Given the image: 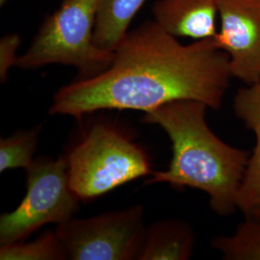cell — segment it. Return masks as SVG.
<instances>
[{
	"instance_id": "2",
	"label": "cell",
	"mask_w": 260,
	"mask_h": 260,
	"mask_svg": "<svg viewBox=\"0 0 260 260\" xmlns=\"http://www.w3.org/2000/svg\"><path fill=\"white\" fill-rule=\"evenodd\" d=\"M207 107L202 102L181 100L145 113L143 121L162 127L173 150L167 170L152 172L147 183L202 190L214 212L228 216L237 210V194L251 154L214 134L205 119Z\"/></svg>"
},
{
	"instance_id": "4",
	"label": "cell",
	"mask_w": 260,
	"mask_h": 260,
	"mask_svg": "<svg viewBox=\"0 0 260 260\" xmlns=\"http://www.w3.org/2000/svg\"><path fill=\"white\" fill-rule=\"evenodd\" d=\"M100 0H64L47 17L27 51L17 59L22 70L48 64L74 66L81 79L100 75L111 65L114 52L93 45V34Z\"/></svg>"
},
{
	"instance_id": "6",
	"label": "cell",
	"mask_w": 260,
	"mask_h": 260,
	"mask_svg": "<svg viewBox=\"0 0 260 260\" xmlns=\"http://www.w3.org/2000/svg\"><path fill=\"white\" fill-rule=\"evenodd\" d=\"M147 230L144 209L136 205L88 219H71L55 233L66 259H138Z\"/></svg>"
},
{
	"instance_id": "13",
	"label": "cell",
	"mask_w": 260,
	"mask_h": 260,
	"mask_svg": "<svg viewBox=\"0 0 260 260\" xmlns=\"http://www.w3.org/2000/svg\"><path fill=\"white\" fill-rule=\"evenodd\" d=\"M0 259L57 260L66 257L56 233L47 232L36 241H19L1 246Z\"/></svg>"
},
{
	"instance_id": "12",
	"label": "cell",
	"mask_w": 260,
	"mask_h": 260,
	"mask_svg": "<svg viewBox=\"0 0 260 260\" xmlns=\"http://www.w3.org/2000/svg\"><path fill=\"white\" fill-rule=\"evenodd\" d=\"M211 246L221 251L223 259L260 260V221L245 218L235 233L230 236H217Z\"/></svg>"
},
{
	"instance_id": "15",
	"label": "cell",
	"mask_w": 260,
	"mask_h": 260,
	"mask_svg": "<svg viewBox=\"0 0 260 260\" xmlns=\"http://www.w3.org/2000/svg\"><path fill=\"white\" fill-rule=\"evenodd\" d=\"M20 44L18 35H9L3 38L0 43V75L2 81L5 80L10 67L16 65L18 57L16 50Z\"/></svg>"
},
{
	"instance_id": "9",
	"label": "cell",
	"mask_w": 260,
	"mask_h": 260,
	"mask_svg": "<svg viewBox=\"0 0 260 260\" xmlns=\"http://www.w3.org/2000/svg\"><path fill=\"white\" fill-rule=\"evenodd\" d=\"M152 14L158 25L175 37L205 40L218 33V0H158Z\"/></svg>"
},
{
	"instance_id": "14",
	"label": "cell",
	"mask_w": 260,
	"mask_h": 260,
	"mask_svg": "<svg viewBox=\"0 0 260 260\" xmlns=\"http://www.w3.org/2000/svg\"><path fill=\"white\" fill-rule=\"evenodd\" d=\"M40 127L20 131L0 142V171L8 169H27L34 162Z\"/></svg>"
},
{
	"instance_id": "5",
	"label": "cell",
	"mask_w": 260,
	"mask_h": 260,
	"mask_svg": "<svg viewBox=\"0 0 260 260\" xmlns=\"http://www.w3.org/2000/svg\"><path fill=\"white\" fill-rule=\"evenodd\" d=\"M26 194L19 206L0 219L1 246L23 241L49 223L71 220L80 201L73 191L65 156L39 158L26 169Z\"/></svg>"
},
{
	"instance_id": "10",
	"label": "cell",
	"mask_w": 260,
	"mask_h": 260,
	"mask_svg": "<svg viewBox=\"0 0 260 260\" xmlns=\"http://www.w3.org/2000/svg\"><path fill=\"white\" fill-rule=\"evenodd\" d=\"M195 235L188 223L179 220H164L152 224L138 259L187 260L193 253Z\"/></svg>"
},
{
	"instance_id": "16",
	"label": "cell",
	"mask_w": 260,
	"mask_h": 260,
	"mask_svg": "<svg viewBox=\"0 0 260 260\" xmlns=\"http://www.w3.org/2000/svg\"><path fill=\"white\" fill-rule=\"evenodd\" d=\"M8 0H0V3H1V5H3L4 3H6Z\"/></svg>"
},
{
	"instance_id": "1",
	"label": "cell",
	"mask_w": 260,
	"mask_h": 260,
	"mask_svg": "<svg viewBox=\"0 0 260 260\" xmlns=\"http://www.w3.org/2000/svg\"><path fill=\"white\" fill-rule=\"evenodd\" d=\"M232 78L229 55L215 38L184 46L146 21L126 33L108 69L61 88L49 113L76 119L106 109L147 113L181 100L219 110Z\"/></svg>"
},
{
	"instance_id": "7",
	"label": "cell",
	"mask_w": 260,
	"mask_h": 260,
	"mask_svg": "<svg viewBox=\"0 0 260 260\" xmlns=\"http://www.w3.org/2000/svg\"><path fill=\"white\" fill-rule=\"evenodd\" d=\"M221 30L215 36L234 78L260 82V0H218Z\"/></svg>"
},
{
	"instance_id": "8",
	"label": "cell",
	"mask_w": 260,
	"mask_h": 260,
	"mask_svg": "<svg viewBox=\"0 0 260 260\" xmlns=\"http://www.w3.org/2000/svg\"><path fill=\"white\" fill-rule=\"evenodd\" d=\"M233 110L255 136V146L242 178L236 206L246 218L260 221V82L237 91Z\"/></svg>"
},
{
	"instance_id": "11",
	"label": "cell",
	"mask_w": 260,
	"mask_h": 260,
	"mask_svg": "<svg viewBox=\"0 0 260 260\" xmlns=\"http://www.w3.org/2000/svg\"><path fill=\"white\" fill-rule=\"evenodd\" d=\"M145 2L146 0H100L93 28V45L114 52Z\"/></svg>"
},
{
	"instance_id": "3",
	"label": "cell",
	"mask_w": 260,
	"mask_h": 260,
	"mask_svg": "<svg viewBox=\"0 0 260 260\" xmlns=\"http://www.w3.org/2000/svg\"><path fill=\"white\" fill-rule=\"evenodd\" d=\"M70 184L88 201L152 174L146 151L120 127L96 123L65 156Z\"/></svg>"
}]
</instances>
